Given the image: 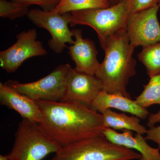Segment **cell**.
<instances>
[{
  "instance_id": "cell-1",
  "label": "cell",
  "mask_w": 160,
  "mask_h": 160,
  "mask_svg": "<svg viewBox=\"0 0 160 160\" xmlns=\"http://www.w3.org/2000/svg\"><path fill=\"white\" fill-rule=\"evenodd\" d=\"M41 112L39 124L62 147L102 135V114L76 102L36 101Z\"/></svg>"
},
{
  "instance_id": "cell-2",
  "label": "cell",
  "mask_w": 160,
  "mask_h": 160,
  "mask_svg": "<svg viewBox=\"0 0 160 160\" xmlns=\"http://www.w3.org/2000/svg\"><path fill=\"white\" fill-rule=\"evenodd\" d=\"M101 47L105 58L95 76L100 80L102 90L132 98L127 91L130 78L136 74L135 48L129 42L126 29L109 37Z\"/></svg>"
},
{
  "instance_id": "cell-3",
  "label": "cell",
  "mask_w": 160,
  "mask_h": 160,
  "mask_svg": "<svg viewBox=\"0 0 160 160\" xmlns=\"http://www.w3.org/2000/svg\"><path fill=\"white\" fill-rule=\"evenodd\" d=\"M130 14L129 0H122L107 8L72 12L69 25L71 27L84 25L91 27L97 33L101 46L112 35L126 29Z\"/></svg>"
},
{
  "instance_id": "cell-4",
  "label": "cell",
  "mask_w": 160,
  "mask_h": 160,
  "mask_svg": "<svg viewBox=\"0 0 160 160\" xmlns=\"http://www.w3.org/2000/svg\"><path fill=\"white\" fill-rule=\"evenodd\" d=\"M141 154L111 142L103 135L62 147L51 160H135Z\"/></svg>"
},
{
  "instance_id": "cell-5",
  "label": "cell",
  "mask_w": 160,
  "mask_h": 160,
  "mask_svg": "<svg viewBox=\"0 0 160 160\" xmlns=\"http://www.w3.org/2000/svg\"><path fill=\"white\" fill-rule=\"evenodd\" d=\"M13 147L7 156L9 160H42L62 147L42 129L38 123L26 119L20 122Z\"/></svg>"
},
{
  "instance_id": "cell-6",
  "label": "cell",
  "mask_w": 160,
  "mask_h": 160,
  "mask_svg": "<svg viewBox=\"0 0 160 160\" xmlns=\"http://www.w3.org/2000/svg\"><path fill=\"white\" fill-rule=\"evenodd\" d=\"M72 69L68 63L61 64L49 74L35 82L22 83L9 80L4 83L35 101L61 102Z\"/></svg>"
},
{
  "instance_id": "cell-7",
  "label": "cell",
  "mask_w": 160,
  "mask_h": 160,
  "mask_svg": "<svg viewBox=\"0 0 160 160\" xmlns=\"http://www.w3.org/2000/svg\"><path fill=\"white\" fill-rule=\"evenodd\" d=\"M27 16L35 26L49 32L51 38L48 41V45L55 53H62L66 47V43L74 44L73 34L69 27L70 12L60 14L54 9L51 11L32 9Z\"/></svg>"
},
{
  "instance_id": "cell-8",
  "label": "cell",
  "mask_w": 160,
  "mask_h": 160,
  "mask_svg": "<svg viewBox=\"0 0 160 160\" xmlns=\"http://www.w3.org/2000/svg\"><path fill=\"white\" fill-rule=\"evenodd\" d=\"M159 5L131 13L126 30L132 47L149 46L160 41Z\"/></svg>"
},
{
  "instance_id": "cell-9",
  "label": "cell",
  "mask_w": 160,
  "mask_h": 160,
  "mask_svg": "<svg viewBox=\"0 0 160 160\" xmlns=\"http://www.w3.org/2000/svg\"><path fill=\"white\" fill-rule=\"evenodd\" d=\"M37 31L35 29L18 34L16 42L8 49L0 52L1 67L8 73L14 72L29 58L47 54L42 43L37 41Z\"/></svg>"
},
{
  "instance_id": "cell-10",
  "label": "cell",
  "mask_w": 160,
  "mask_h": 160,
  "mask_svg": "<svg viewBox=\"0 0 160 160\" xmlns=\"http://www.w3.org/2000/svg\"><path fill=\"white\" fill-rule=\"evenodd\" d=\"M102 90V83L95 75L79 72L72 68L67 80L65 94L60 102H76L90 108Z\"/></svg>"
},
{
  "instance_id": "cell-11",
  "label": "cell",
  "mask_w": 160,
  "mask_h": 160,
  "mask_svg": "<svg viewBox=\"0 0 160 160\" xmlns=\"http://www.w3.org/2000/svg\"><path fill=\"white\" fill-rule=\"evenodd\" d=\"M74 43L68 47L69 55L75 64L76 71L95 75L100 63L97 59L98 52L95 44L89 38H84L79 29L71 30Z\"/></svg>"
},
{
  "instance_id": "cell-12",
  "label": "cell",
  "mask_w": 160,
  "mask_h": 160,
  "mask_svg": "<svg viewBox=\"0 0 160 160\" xmlns=\"http://www.w3.org/2000/svg\"><path fill=\"white\" fill-rule=\"evenodd\" d=\"M89 108L101 114L107 109L113 108L130 113L142 119H146L150 114L146 108L139 106L135 100L104 90H102L93 100Z\"/></svg>"
},
{
  "instance_id": "cell-13",
  "label": "cell",
  "mask_w": 160,
  "mask_h": 160,
  "mask_svg": "<svg viewBox=\"0 0 160 160\" xmlns=\"http://www.w3.org/2000/svg\"><path fill=\"white\" fill-rule=\"evenodd\" d=\"M0 103L17 112L23 119L39 123L41 112L36 101L0 83Z\"/></svg>"
},
{
  "instance_id": "cell-14",
  "label": "cell",
  "mask_w": 160,
  "mask_h": 160,
  "mask_svg": "<svg viewBox=\"0 0 160 160\" xmlns=\"http://www.w3.org/2000/svg\"><path fill=\"white\" fill-rule=\"evenodd\" d=\"M103 135L111 142L136 150L141 154L139 160H160V149L154 148L148 145L142 135L137 133L134 136L132 131L123 130L119 133L111 128H106L103 132Z\"/></svg>"
},
{
  "instance_id": "cell-15",
  "label": "cell",
  "mask_w": 160,
  "mask_h": 160,
  "mask_svg": "<svg viewBox=\"0 0 160 160\" xmlns=\"http://www.w3.org/2000/svg\"><path fill=\"white\" fill-rule=\"evenodd\" d=\"M106 128L114 130H128L142 135L146 134L147 129L140 124V118L136 116H129L124 113H118L108 109L102 113Z\"/></svg>"
},
{
  "instance_id": "cell-16",
  "label": "cell",
  "mask_w": 160,
  "mask_h": 160,
  "mask_svg": "<svg viewBox=\"0 0 160 160\" xmlns=\"http://www.w3.org/2000/svg\"><path fill=\"white\" fill-rule=\"evenodd\" d=\"M139 61L145 66L149 77L160 73V41L142 47L138 55Z\"/></svg>"
},
{
  "instance_id": "cell-17",
  "label": "cell",
  "mask_w": 160,
  "mask_h": 160,
  "mask_svg": "<svg viewBox=\"0 0 160 160\" xmlns=\"http://www.w3.org/2000/svg\"><path fill=\"white\" fill-rule=\"evenodd\" d=\"M150 78L149 82L144 85L142 93L135 100L144 108L154 104L160 105V73Z\"/></svg>"
},
{
  "instance_id": "cell-18",
  "label": "cell",
  "mask_w": 160,
  "mask_h": 160,
  "mask_svg": "<svg viewBox=\"0 0 160 160\" xmlns=\"http://www.w3.org/2000/svg\"><path fill=\"white\" fill-rule=\"evenodd\" d=\"M110 6L107 0H61L54 9L60 14L83 9L106 8Z\"/></svg>"
},
{
  "instance_id": "cell-19",
  "label": "cell",
  "mask_w": 160,
  "mask_h": 160,
  "mask_svg": "<svg viewBox=\"0 0 160 160\" xmlns=\"http://www.w3.org/2000/svg\"><path fill=\"white\" fill-rule=\"evenodd\" d=\"M29 6L14 1L0 0V17L12 20L27 15Z\"/></svg>"
},
{
  "instance_id": "cell-20",
  "label": "cell",
  "mask_w": 160,
  "mask_h": 160,
  "mask_svg": "<svg viewBox=\"0 0 160 160\" xmlns=\"http://www.w3.org/2000/svg\"><path fill=\"white\" fill-rule=\"evenodd\" d=\"M14 2L23 3L30 6L36 5L41 7L45 11H51L58 5L61 0H11Z\"/></svg>"
},
{
  "instance_id": "cell-21",
  "label": "cell",
  "mask_w": 160,
  "mask_h": 160,
  "mask_svg": "<svg viewBox=\"0 0 160 160\" xmlns=\"http://www.w3.org/2000/svg\"><path fill=\"white\" fill-rule=\"evenodd\" d=\"M131 13L159 5L160 0H129Z\"/></svg>"
},
{
  "instance_id": "cell-22",
  "label": "cell",
  "mask_w": 160,
  "mask_h": 160,
  "mask_svg": "<svg viewBox=\"0 0 160 160\" xmlns=\"http://www.w3.org/2000/svg\"><path fill=\"white\" fill-rule=\"evenodd\" d=\"M146 134L145 139L157 143L160 149V125L149 128V129L147 130Z\"/></svg>"
},
{
  "instance_id": "cell-23",
  "label": "cell",
  "mask_w": 160,
  "mask_h": 160,
  "mask_svg": "<svg viewBox=\"0 0 160 160\" xmlns=\"http://www.w3.org/2000/svg\"><path fill=\"white\" fill-rule=\"evenodd\" d=\"M158 122H160V109L157 113L149 115L146 125L149 128H151Z\"/></svg>"
},
{
  "instance_id": "cell-24",
  "label": "cell",
  "mask_w": 160,
  "mask_h": 160,
  "mask_svg": "<svg viewBox=\"0 0 160 160\" xmlns=\"http://www.w3.org/2000/svg\"><path fill=\"white\" fill-rule=\"evenodd\" d=\"M107 1L109 2L110 6H112L120 2L122 0H107Z\"/></svg>"
},
{
  "instance_id": "cell-25",
  "label": "cell",
  "mask_w": 160,
  "mask_h": 160,
  "mask_svg": "<svg viewBox=\"0 0 160 160\" xmlns=\"http://www.w3.org/2000/svg\"><path fill=\"white\" fill-rule=\"evenodd\" d=\"M0 160H9V159L7 155L3 156L1 155H0Z\"/></svg>"
},
{
  "instance_id": "cell-26",
  "label": "cell",
  "mask_w": 160,
  "mask_h": 160,
  "mask_svg": "<svg viewBox=\"0 0 160 160\" xmlns=\"http://www.w3.org/2000/svg\"><path fill=\"white\" fill-rule=\"evenodd\" d=\"M159 11L160 12V2L159 4Z\"/></svg>"
}]
</instances>
